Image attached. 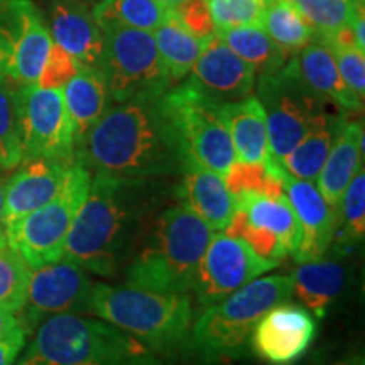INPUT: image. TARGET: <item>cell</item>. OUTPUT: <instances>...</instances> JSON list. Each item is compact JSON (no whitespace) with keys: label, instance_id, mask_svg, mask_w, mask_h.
<instances>
[{"label":"cell","instance_id":"cell-27","mask_svg":"<svg viewBox=\"0 0 365 365\" xmlns=\"http://www.w3.org/2000/svg\"><path fill=\"white\" fill-rule=\"evenodd\" d=\"M218 34L237 56L254 68L257 76L277 71L289 59V54L269 38L262 26L234 27Z\"/></svg>","mask_w":365,"mask_h":365},{"label":"cell","instance_id":"cell-41","mask_svg":"<svg viewBox=\"0 0 365 365\" xmlns=\"http://www.w3.org/2000/svg\"><path fill=\"white\" fill-rule=\"evenodd\" d=\"M330 46V44H328ZM336 66L345 85L354 91L360 100L365 95V51L359 48H336L330 46Z\"/></svg>","mask_w":365,"mask_h":365},{"label":"cell","instance_id":"cell-1","mask_svg":"<svg viewBox=\"0 0 365 365\" xmlns=\"http://www.w3.org/2000/svg\"><path fill=\"white\" fill-rule=\"evenodd\" d=\"M153 180L93 173L85 202L68 234L63 259L97 276L124 274L154 217Z\"/></svg>","mask_w":365,"mask_h":365},{"label":"cell","instance_id":"cell-9","mask_svg":"<svg viewBox=\"0 0 365 365\" xmlns=\"http://www.w3.org/2000/svg\"><path fill=\"white\" fill-rule=\"evenodd\" d=\"M90 181L91 173L76 161L51 202L7 227V245L21 255L31 271L63 257L71 223L85 202Z\"/></svg>","mask_w":365,"mask_h":365},{"label":"cell","instance_id":"cell-20","mask_svg":"<svg viewBox=\"0 0 365 365\" xmlns=\"http://www.w3.org/2000/svg\"><path fill=\"white\" fill-rule=\"evenodd\" d=\"M296 66L301 78L319 97L340 108V110L360 112L364 100H360L341 78L331 48L319 36L294 54Z\"/></svg>","mask_w":365,"mask_h":365},{"label":"cell","instance_id":"cell-35","mask_svg":"<svg viewBox=\"0 0 365 365\" xmlns=\"http://www.w3.org/2000/svg\"><path fill=\"white\" fill-rule=\"evenodd\" d=\"M359 6L354 0H299L296 7L317 36H328L350 24Z\"/></svg>","mask_w":365,"mask_h":365},{"label":"cell","instance_id":"cell-10","mask_svg":"<svg viewBox=\"0 0 365 365\" xmlns=\"http://www.w3.org/2000/svg\"><path fill=\"white\" fill-rule=\"evenodd\" d=\"M105 48L102 73L110 100L115 103L132 98L161 97L171 88L154 34L122 26H100Z\"/></svg>","mask_w":365,"mask_h":365},{"label":"cell","instance_id":"cell-29","mask_svg":"<svg viewBox=\"0 0 365 365\" xmlns=\"http://www.w3.org/2000/svg\"><path fill=\"white\" fill-rule=\"evenodd\" d=\"M237 210H242L245 213L249 223L276 235L284 245L287 254H293L298 247V218H296L293 208L287 202L286 195L277 196V198H267V196L249 198L244 203L237 205Z\"/></svg>","mask_w":365,"mask_h":365},{"label":"cell","instance_id":"cell-21","mask_svg":"<svg viewBox=\"0 0 365 365\" xmlns=\"http://www.w3.org/2000/svg\"><path fill=\"white\" fill-rule=\"evenodd\" d=\"M178 195L212 230H225L237 212L235 200L227 188L223 175L205 168L190 166L182 171Z\"/></svg>","mask_w":365,"mask_h":365},{"label":"cell","instance_id":"cell-34","mask_svg":"<svg viewBox=\"0 0 365 365\" xmlns=\"http://www.w3.org/2000/svg\"><path fill=\"white\" fill-rule=\"evenodd\" d=\"M31 269L16 250L0 247V308L19 313L26 303Z\"/></svg>","mask_w":365,"mask_h":365},{"label":"cell","instance_id":"cell-24","mask_svg":"<svg viewBox=\"0 0 365 365\" xmlns=\"http://www.w3.org/2000/svg\"><path fill=\"white\" fill-rule=\"evenodd\" d=\"M346 279H349V269L345 262L322 255L313 261L299 262V266L291 274L293 296L314 317L323 318L345 291Z\"/></svg>","mask_w":365,"mask_h":365},{"label":"cell","instance_id":"cell-12","mask_svg":"<svg viewBox=\"0 0 365 365\" xmlns=\"http://www.w3.org/2000/svg\"><path fill=\"white\" fill-rule=\"evenodd\" d=\"M53 43L33 0H0V75L16 85H36Z\"/></svg>","mask_w":365,"mask_h":365},{"label":"cell","instance_id":"cell-39","mask_svg":"<svg viewBox=\"0 0 365 365\" xmlns=\"http://www.w3.org/2000/svg\"><path fill=\"white\" fill-rule=\"evenodd\" d=\"M170 11L191 36L203 43L218 34L208 0H181L180 4L170 7Z\"/></svg>","mask_w":365,"mask_h":365},{"label":"cell","instance_id":"cell-33","mask_svg":"<svg viewBox=\"0 0 365 365\" xmlns=\"http://www.w3.org/2000/svg\"><path fill=\"white\" fill-rule=\"evenodd\" d=\"M223 180L228 191L234 196L235 205L244 203L249 198H257V196L277 198L284 195V188H282L284 178L274 175L262 163L234 161L223 175Z\"/></svg>","mask_w":365,"mask_h":365},{"label":"cell","instance_id":"cell-2","mask_svg":"<svg viewBox=\"0 0 365 365\" xmlns=\"http://www.w3.org/2000/svg\"><path fill=\"white\" fill-rule=\"evenodd\" d=\"M161 97L110 105L76 143V161L90 173L130 180L182 175L188 163Z\"/></svg>","mask_w":365,"mask_h":365},{"label":"cell","instance_id":"cell-42","mask_svg":"<svg viewBox=\"0 0 365 365\" xmlns=\"http://www.w3.org/2000/svg\"><path fill=\"white\" fill-rule=\"evenodd\" d=\"M27 330L24 327L16 328L9 335L0 339V365H14L26 345Z\"/></svg>","mask_w":365,"mask_h":365},{"label":"cell","instance_id":"cell-40","mask_svg":"<svg viewBox=\"0 0 365 365\" xmlns=\"http://www.w3.org/2000/svg\"><path fill=\"white\" fill-rule=\"evenodd\" d=\"M80 68L81 65L70 53H66L61 46L53 43L36 86L63 90V86L80 71Z\"/></svg>","mask_w":365,"mask_h":365},{"label":"cell","instance_id":"cell-5","mask_svg":"<svg viewBox=\"0 0 365 365\" xmlns=\"http://www.w3.org/2000/svg\"><path fill=\"white\" fill-rule=\"evenodd\" d=\"M17 365H161L156 354L110 323L78 313L38 325Z\"/></svg>","mask_w":365,"mask_h":365},{"label":"cell","instance_id":"cell-18","mask_svg":"<svg viewBox=\"0 0 365 365\" xmlns=\"http://www.w3.org/2000/svg\"><path fill=\"white\" fill-rule=\"evenodd\" d=\"M75 163L68 164L53 159H24L16 173L6 180L4 196V222L7 227L19 222L56 196L61 191L68 171Z\"/></svg>","mask_w":365,"mask_h":365},{"label":"cell","instance_id":"cell-22","mask_svg":"<svg viewBox=\"0 0 365 365\" xmlns=\"http://www.w3.org/2000/svg\"><path fill=\"white\" fill-rule=\"evenodd\" d=\"M362 168L364 125L362 122H350L345 117L333 140L325 166L317 178V188L335 212L349 182Z\"/></svg>","mask_w":365,"mask_h":365},{"label":"cell","instance_id":"cell-45","mask_svg":"<svg viewBox=\"0 0 365 365\" xmlns=\"http://www.w3.org/2000/svg\"><path fill=\"white\" fill-rule=\"evenodd\" d=\"M159 2L164 4V6H168V7H173V6H176V4H180L181 0H159Z\"/></svg>","mask_w":365,"mask_h":365},{"label":"cell","instance_id":"cell-44","mask_svg":"<svg viewBox=\"0 0 365 365\" xmlns=\"http://www.w3.org/2000/svg\"><path fill=\"white\" fill-rule=\"evenodd\" d=\"M4 196H6V180L0 178V247L7 245V230L4 222Z\"/></svg>","mask_w":365,"mask_h":365},{"label":"cell","instance_id":"cell-8","mask_svg":"<svg viewBox=\"0 0 365 365\" xmlns=\"http://www.w3.org/2000/svg\"><path fill=\"white\" fill-rule=\"evenodd\" d=\"M161 100L188 168L200 166L225 175L235 161V150L223 103L208 98L188 80L164 91Z\"/></svg>","mask_w":365,"mask_h":365},{"label":"cell","instance_id":"cell-17","mask_svg":"<svg viewBox=\"0 0 365 365\" xmlns=\"http://www.w3.org/2000/svg\"><path fill=\"white\" fill-rule=\"evenodd\" d=\"M282 188L299 225V244L293 252L294 259L307 262L325 255L336 234V212L327 203L313 181L286 175Z\"/></svg>","mask_w":365,"mask_h":365},{"label":"cell","instance_id":"cell-11","mask_svg":"<svg viewBox=\"0 0 365 365\" xmlns=\"http://www.w3.org/2000/svg\"><path fill=\"white\" fill-rule=\"evenodd\" d=\"M19 127L24 159L76 163V134L63 90L19 85Z\"/></svg>","mask_w":365,"mask_h":365},{"label":"cell","instance_id":"cell-32","mask_svg":"<svg viewBox=\"0 0 365 365\" xmlns=\"http://www.w3.org/2000/svg\"><path fill=\"white\" fill-rule=\"evenodd\" d=\"M22 159L19 85L0 75V171H14Z\"/></svg>","mask_w":365,"mask_h":365},{"label":"cell","instance_id":"cell-13","mask_svg":"<svg viewBox=\"0 0 365 365\" xmlns=\"http://www.w3.org/2000/svg\"><path fill=\"white\" fill-rule=\"evenodd\" d=\"M279 264L261 259L239 237L220 232L205 250L191 293L202 308L213 307Z\"/></svg>","mask_w":365,"mask_h":365},{"label":"cell","instance_id":"cell-16","mask_svg":"<svg viewBox=\"0 0 365 365\" xmlns=\"http://www.w3.org/2000/svg\"><path fill=\"white\" fill-rule=\"evenodd\" d=\"M257 73L232 51L220 34L205 43L191 68L188 81L208 98L220 103L239 102L252 95Z\"/></svg>","mask_w":365,"mask_h":365},{"label":"cell","instance_id":"cell-28","mask_svg":"<svg viewBox=\"0 0 365 365\" xmlns=\"http://www.w3.org/2000/svg\"><path fill=\"white\" fill-rule=\"evenodd\" d=\"M154 41H156L158 51L166 66L168 75L173 83L190 75L191 68L195 66L196 59L202 54L205 43L191 36L182 27L171 11L168 14L163 24L154 31Z\"/></svg>","mask_w":365,"mask_h":365},{"label":"cell","instance_id":"cell-25","mask_svg":"<svg viewBox=\"0 0 365 365\" xmlns=\"http://www.w3.org/2000/svg\"><path fill=\"white\" fill-rule=\"evenodd\" d=\"M345 115L328 110L309 127L291 153L282 159V170L296 180L317 181L330 154L331 144L339 134Z\"/></svg>","mask_w":365,"mask_h":365},{"label":"cell","instance_id":"cell-30","mask_svg":"<svg viewBox=\"0 0 365 365\" xmlns=\"http://www.w3.org/2000/svg\"><path fill=\"white\" fill-rule=\"evenodd\" d=\"M100 26H122L154 33L170 14L159 0H100L91 7Z\"/></svg>","mask_w":365,"mask_h":365},{"label":"cell","instance_id":"cell-47","mask_svg":"<svg viewBox=\"0 0 365 365\" xmlns=\"http://www.w3.org/2000/svg\"><path fill=\"white\" fill-rule=\"evenodd\" d=\"M81 2L88 4V6H91V7H93V6H95V4H98V2H100V0H81Z\"/></svg>","mask_w":365,"mask_h":365},{"label":"cell","instance_id":"cell-19","mask_svg":"<svg viewBox=\"0 0 365 365\" xmlns=\"http://www.w3.org/2000/svg\"><path fill=\"white\" fill-rule=\"evenodd\" d=\"M49 33L83 68L102 70L103 31L88 4L81 0H49Z\"/></svg>","mask_w":365,"mask_h":365},{"label":"cell","instance_id":"cell-23","mask_svg":"<svg viewBox=\"0 0 365 365\" xmlns=\"http://www.w3.org/2000/svg\"><path fill=\"white\" fill-rule=\"evenodd\" d=\"M228 132L235 150V161L262 163L276 176L284 178V173L274 170L269 154V137L266 113L257 97L223 103Z\"/></svg>","mask_w":365,"mask_h":365},{"label":"cell","instance_id":"cell-36","mask_svg":"<svg viewBox=\"0 0 365 365\" xmlns=\"http://www.w3.org/2000/svg\"><path fill=\"white\" fill-rule=\"evenodd\" d=\"M344 240L357 244L365 235V175L364 168L349 182L336 208V230Z\"/></svg>","mask_w":365,"mask_h":365},{"label":"cell","instance_id":"cell-38","mask_svg":"<svg viewBox=\"0 0 365 365\" xmlns=\"http://www.w3.org/2000/svg\"><path fill=\"white\" fill-rule=\"evenodd\" d=\"M223 232H227L228 235L239 237V239L244 240L259 257L266 259V261L281 262L282 259L289 255L284 249V245L281 244V240L277 239L276 235L269 234L264 228H259L252 225V223H249L247 217H245V213L242 212V210H237L230 225H228Z\"/></svg>","mask_w":365,"mask_h":365},{"label":"cell","instance_id":"cell-26","mask_svg":"<svg viewBox=\"0 0 365 365\" xmlns=\"http://www.w3.org/2000/svg\"><path fill=\"white\" fill-rule=\"evenodd\" d=\"M63 98L75 127L76 143L110 107V95L102 73L83 66L63 86Z\"/></svg>","mask_w":365,"mask_h":365},{"label":"cell","instance_id":"cell-48","mask_svg":"<svg viewBox=\"0 0 365 365\" xmlns=\"http://www.w3.org/2000/svg\"><path fill=\"white\" fill-rule=\"evenodd\" d=\"M286 2H291V4H298L299 0H286Z\"/></svg>","mask_w":365,"mask_h":365},{"label":"cell","instance_id":"cell-6","mask_svg":"<svg viewBox=\"0 0 365 365\" xmlns=\"http://www.w3.org/2000/svg\"><path fill=\"white\" fill-rule=\"evenodd\" d=\"M293 296L291 276L257 277L220 303L203 308L191 327L188 349L205 360H227L244 355L250 333L267 309Z\"/></svg>","mask_w":365,"mask_h":365},{"label":"cell","instance_id":"cell-14","mask_svg":"<svg viewBox=\"0 0 365 365\" xmlns=\"http://www.w3.org/2000/svg\"><path fill=\"white\" fill-rule=\"evenodd\" d=\"M93 281L85 269L66 259L31 271L26 303L19 312L22 327L33 330L54 314L90 313Z\"/></svg>","mask_w":365,"mask_h":365},{"label":"cell","instance_id":"cell-37","mask_svg":"<svg viewBox=\"0 0 365 365\" xmlns=\"http://www.w3.org/2000/svg\"><path fill=\"white\" fill-rule=\"evenodd\" d=\"M217 31L242 26H261L267 0H208Z\"/></svg>","mask_w":365,"mask_h":365},{"label":"cell","instance_id":"cell-31","mask_svg":"<svg viewBox=\"0 0 365 365\" xmlns=\"http://www.w3.org/2000/svg\"><path fill=\"white\" fill-rule=\"evenodd\" d=\"M261 26L282 51L293 56L314 38V31L301 16L296 4L286 0H267Z\"/></svg>","mask_w":365,"mask_h":365},{"label":"cell","instance_id":"cell-3","mask_svg":"<svg viewBox=\"0 0 365 365\" xmlns=\"http://www.w3.org/2000/svg\"><path fill=\"white\" fill-rule=\"evenodd\" d=\"M213 230L185 203L154 218L125 267V282L159 293H190Z\"/></svg>","mask_w":365,"mask_h":365},{"label":"cell","instance_id":"cell-43","mask_svg":"<svg viewBox=\"0 0 365 365\" xmlns=\"http://www.w3.org/2000/svg\"><path fill=\"white\" fill-rule=\"evenodd\" d=\"M19 327H22L19 313H14V312H11V309L0 308V339L9 335V333L14 331L16 328H19Z\"/></svg>","mask_w":365,"mask_h":365},{"label":"cell","instance_id":"cell-4","mask_svg":"<svg viewBox=\"0 0 365 365\" xmlns=\"http://www.w3.org/2000/svg\"><path fill=\"white\" fill-rule=\"evenodd\" d=\"M90 313L143 341L156 355L188 345L195 322L190 293H159L132 284L93 282Z\"/></svg>","mask_w":365,"mask_h":365},{"label":"cell","instance_id":"cell-7","mask_svg":"<svg viewBox=\"0 0 365 365\" xmlns=\"http://www.w3.org/2000/svg\"><path fill=\"white\" fill-rule=\"evenodd\" d=\"M255 90L266 113L271 164L274 170L284 173L281 166L282 159L299 143L309 127L330 110L328 105L333 103L319 97L304 83L296 66L294 54L277 71L259 75Z\"/></svg>","mask_w":365,"mask_h":365},{"label":"cell","instance_id":"cell-46","mask_svg":"<svg viewBox=\"0 0 365 365\" xmlns=\"http://www.w3.org/2000/svg\"><path fill=\"white\" fill-rule=\"evenodd\" d=\"M330 365H354V357L349 360H339V362H333Z\"/></svg>","mask_w":365,"mask_h":365},{"label":"cell","instance_id":"cell-15","mask_svg":"<svg viewBox=\"0 0 365 365\" xmlns=\"http://www.w3.org/2000/svg\"><path fill=\"white\" fill-rule=\"evenodd\" d=\"M317 333L314 314L304 307L284 301L259 318L250 333L249 346L264 362L291 365L308 352Z\"/></svg>","mask_w":365,"mask_h":365},{"label":"cell","instance_id":"cell-49","mask_svg":"<svg viewBox=\"0 0 365 365\" xmlns=\"http://www.w3.org/2000/svg\"><path fill=\"white\" fill-rule=\"evenodd\" d=\"M354 2H357V4H365V0H354Z\"/></svg>","mask_w":365,"mask_h":365}]
</instances>
